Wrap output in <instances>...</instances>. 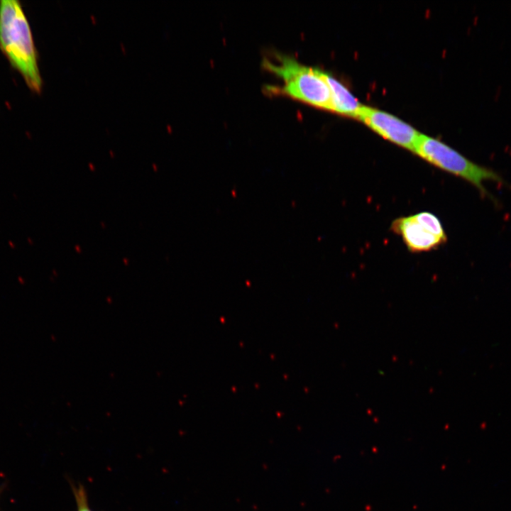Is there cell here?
<instances>
[{"instance_id": "obj_1", "label": "cell", "mask_w": 511, "mask_h": 511, "mask_svg": "<svg viewBox=\"0 0 511 511\" xmlns=\"http://www.w3.org/2000/svg\"><path fill=\"white\" fill-rule=\"evenodd\" d=\"M0 48L28 87L40 92L42 79L32 32L17 0L0 1Z\"/></svg>"}, {"instance_id": "obj_2", "label": "cell", "mask_w": 511, "mask_h": 511, "mask_svg": "<svg viewBox=\"0 0 511 511\" xmlns=\"http://www.w3.org/2000/svg\"><path fill=\"white\" fill-rule=\"evenodd\" d=\"M265 58L263 66L282 81L270 92L287 96L310 106L331 111V92L323 71L305 66L295 58L276 54Z\"/></svg>"}, {"instance_id": "obj_3", "label": "cell", "mask_w": 511, "mask_h": 511, "mask_svg": "<svg viewBox=\"0 0 511 511\" xmlns=\"http://www.w3.org/2000/svg\"><path fill=\"white\" fill-rule=\"evenodd\" d=\"M413 153L432 165L471 183L483 196H490L484 181L504 182L495 172L471 161L449 145L428 136L421 134Z\"/></svg>"}, {"instance_id": "obj_4", "label": "cell", "mask_w": 511, "mask_h": 511, "mask_svg": "<svg viewBox=\"0 0 511 511\" xmlns=\"http://www.w3.org/2000/svg\"><path fill=\"white\" fill-rule=\"evenodd\" d=\"M391 230L413 253L436 250L447 241L441 221L429 211L398 217L392 221Z\"/></svg>"}, {"instance_id": "obj_5", "label": "cell", "mask_w": 511, "mask_h": 511, "mask_svg": "<svg viewBox=\"0 0 511 511\" xmlns=\"http://www.w3.org/2000/svg\"><path fill=\"white\" fill-rule=\"evenodd\" d=\"M357 119L383 138L412 152L422 134L395 116L364 105Z\"/></svg>"}, {"instance_id": "obj_6", "label": "cell", "mask_w": 511, "mask_h": 511, "mask_svg": "<svg viewBox=\"0 0 511 511\" xmlns=\"http://www.w3.org/2000/svg\"><path fill=\"white\" fill-rule=\"evenodd\" d=\"M323 76L331 92V111L357 119L363 104L334 77L324 72Z\"/></svg>"}, {"instance_id": "obj_7", "label": "cell", "mask_w": 511, "mask_h": 511, "mask_svg": "<svg viewBox=\"0 0 511 511\" xmlns=\"http://www.w3.org/2000/svg\"><path fill=\"white\" fill-rule=\"evenodd\" d=\"M74 493L77 505V511H91L87 504V495L84 489L79 485L78 488H74Z\"/></svg>"}]
</instances>
